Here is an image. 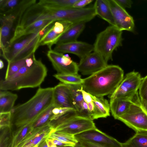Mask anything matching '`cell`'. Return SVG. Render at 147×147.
<instances>
[{"label":"cell","mask_w":147,"mask_h":147,"mask_svg":"<svg viewBox=\"0 0 147 147\" xmlns=\"http://www.w3.org/2000/svg\"><path fill=\"white\" fill-rule=\"evenodd\" d=\"M53 102L54 87H40L28 100L12 109L11 112V124L18 127L33 121Z\"/></svg>","instance_id":"1"},{"label":"cell","mask_w":147,"mask_h":147,"mask_svg":"<svg viewBox=\"0 0 147 147\" xmlns=\"http://www.w3.org/2000/svg\"><path fill=\"white\" fill-rule=\"evenodd\" d=\"M124 77L119 66L108 65L103 69L83 79V89L92 95L104 97L112 94Z\"/></svg>","instance_id":"2"},{"label":"cell","mask_w":147,"mask_h":147,"mask_svg":"<svg viewBox=\"0 0 147 147\" xmlns=\"http://www.w3.org/2000/svg\"><path fill=\"white\" fill-rule=\"evenodd\" d=\"M47 69L40 60L34 59L33 64L26 65L17 73L0 82L1 90H17L40 87L47 75Z\"/></svg>","instance_id":"3"},{"label":"cell","mask_w":147,"mask_h":147,"mask_svg":"<svg viewBox=\"0 0 147 147\" xmlns=\"http://www.w3.org/2000/svg\"><path fill=\"white\" fill-rule=\"evenodd\" d=\"M49 28L23 36L9 44L2 51V56L8 63L30 57L40 46L41 37Z\"/></svg>","instance_id":"4"},{"label":"cell","mask_w":147,"mask_h":147,"mask_svg":"<svg viewBox=\"0 0 147 147\" xmlns=\"http://www.w3.org/2000/svg\"><path fill=\"white\" fill-rule=\"evenodd\" d=\"M50 122L54 130L73 136L96 128L93 120L77 115L74 109L67 112Z\"/></svg>","instance_id":"5"},{"label":"cell","mask_w":147,"mask_h":147,"mask_svg":"<svg viewBox=\"0 0 147 147\" xmlns=\"http://www.w3.org/2000/svg\"><path fill=\"white\" fill-rule=\"evenodd\" d=\"M122 31L111 25L97 35L94 44V52L101 55L108 62L113 60V51L122 46Z\"/></svg>","instance_id":"6"},{"label":"cell","mask_w":147,"mask_h":147,"mask_svg":"<svg viewBox=\"0 0 147 147\" xmlns=\"http://www.w3.org/2000/svg\"><path fill=\"white\" fill-rule=\"evenodd\" d=\"M117 119L136 132L147 131V111L142 105L139 97L128 110Z\"/></svg>","instance_id":"7"},{"label":"cell","mask_w":147,"mask_h":147,"mask_svg":"<svg viewBox=\"0 0 147 147\" xmlns=\"http://www.w3.org/2000/svg\"><path fill=\"white\" fill-rule=\"evenodd\" d=\"M143 78L138 72L133 71L124 77L119 85L109 96L110 100L134 95L138 92Z\"/></svg>","instance_id":"8"},{"label":"cell","mask_w":147,"mask_h":147,"mask_svg":"<svg viewBox=\"0 0 147 147\" xmlns=\"http://www.w3.org/2000/svg\"><path fill=\"white\" fill-rule=\"evenodd\" d=\"M47 56L57 74H78V64L67 55L49 49Z\"/></svg>","instance_id":"9"},{"label":"cell","mask_w":147,"mask_h":147,"mask_svg":"<svg viewBox=\"0 0 147 147\" xmlns=\"http://www.w3.org/2000/svg\"><path fill=\"white\" fill-rule=\"evenodd\" d=\"M74 24L64 20L55 21L41 37L40 46L46 45L49 49H51L52 46L57 44L61 36Z\"/></svg>","instance_id":"10"},{"label":"cell","mask_w":147,"mask_h":147,"mask_svg":"<svg viewBox=\"0 0 147 147\" xmlns=\"http://www.w3.org/2000/svg\"><path fill=\"white\" fill-rule=\"evenodd\" d=\"M78 141H90L109 147H122L121 143L96 128L87 130L74 136Z\"/></svg>","instance_id":"11"},{"label":"cell","mask_w":147,"mask_h":147,"mask_svg":"<svg viewBox=\"0 0 147 147\" xmlns=\"http://www.w3.org/2000/svg\"><path fill=\"white\" fill-rule=\"evenodd\" d=\"M113 14L115 26L120 30L133 32L135 24L133 17L115 0H108Z\"/></svg>","instance_id":"12"},{"label":"cell","mask_w":147,"mask_h":147,"mask_svg":"<svg viewBox=\"0 0 147 147\" xmlns=\"http://www.w3.org/2000/svg\"><path fill=\"white\" fill-rule=\"evenodd\" d=\"M107 62L98 53L94 52L80 59L78 71L83 75L92 74L105 67Z\"/></svg>","instance_id":"13"},{"label":"cell","mask_w":147,"mask_h":147,"mask_svg":"<svg viewBox=\"0 0 147 147\" xmlns=\"http://www.w3.org/2000/svg\"><path fill=\"white\" fill-rule=\"evenodd\" d=\"M54 50L58 52L73 54L81 59L94 51L93 45L82 41H76L57 43Z\"/></svg>","instance_id":"14"},{"label":"cell","mask_w":147,"mask_h":147,"mask_svg":"<svg viewBox=\"0 0 147 147\" xmlns=\"http://www.w3.org/2000/svg\"><path fill=\"white\" fill-rule=\"evenodd\" d=\"M53 129L50 121L41 126L33 128L28 133L17 147H23L28 145L34 147L47 138Z\"/></svg>","instance_id":"15"},{"label":"cell","mask_w":147,"mask_h":147,"mask_svg":"<svg viewBox=\"0 0 147 147\" xmlns=\"http://www.w3.org/2000/svg\"><path fill=\"white\" fill-rule=\"evenodd\" d=\"M53 105L55 107L69 108L76 110L69 85L61 82L54 87Z\"/></svg>","instance_id":"16"},{"label":"cell","mask_w":147,"mask_h":147,"mask_svg":"<svg viewBox=\"0 0 147 147\" xmlns=\"http://www.w3.org/2000/svg\"><path fill=\"white\" fill-rule=\"evenodd\" d=\"M139 98L137 92L134 95L110 100V110L114 119H117L119 116L126 112Z\"/></svg>","instance_id":"17"},{"label":"cell","mask_w":147,"mask_h":147,"mask_svg":"<svg viewBox=\"0 0 147 147\" xmlns=\"http://www.w3.org/2000/svg\"><path fill=\"white\" fill-rule=\"evenodd\" d=\"M55 21L52 20H40L25 26L16 27L13 35L11 38L9 44L23 36L35 33L42 29L48 28Z\"/></svg>","instance_id":"18"},{"label":"cell","mask_w":147,"mask_h":147,"mask_svg":"<svg viewBox=\"0 0 147 147\" xmlns=\"http://www.w3.org/2000/svg\"><path fill=\"white\" fill-rule=\"evenodd\" d=\"M16 17L12 15L0 16V47L3 51L9 45Z\"/></svg>","instance_id":"19"},{"label":"cell","mask_w":147,"mask_h":147,"mask_svg":"<svg viewBox=\"0 0 147 147\" xmlns=\"http://www.w3.org/2000/svg\"><path fill=\"white\" fill-rule=\"evenodd\" d=\"M94 107L92 120L106 118L110 115V105L108 101L103 97H97L91 95Z\"/></svg>","instance_id":"20"},{"label":"cell","mask_w":147,"mask_h":147,"mask_svg":"<svg viewBox=\"0 0 147 147\" xmlns=\"http://www.w3.org/2000/svg\"><path fill=\"white\" fill-rule=\"evenodd\" d=\"M93 7L96 16H99L111 25L115 26L114 21L108 0H96Z\"/></svg>","instance_id":"21"},{"label":"cell","mask_w":147,"mask_h":147,"mask_svg":"<svg viewBox=\"0 0 147 147\" xmlns=\"http://www.w3.org/2000/svg\"><path fill=\"white\" fill-rule=\"evenodd\" d=\"M85 23L74 24L61 36L57 43H66L77 40V39L84 29Z\"/></svg>","instance_id":"22"},{"label":"cell","mask_w":147,"mask_h":147,"mask_svg":"<svg viewBox=\"0 0 147 147\" xmlns=\"http://www.w3.org/2000/svg\"><path fill=\"white\" fill-rule=\"evenodd\" d=\"M18 97L17 94L8 90L0 91V113L11 112Z\"/></svg>","instance_id":"23"},{"label":"cell","mask_w":147,"mask_h":147,"mask_svg":"<svg viewBox=\"0 0 147 147\" xmlns=\"http://www.w3.org/2000/svg\"><path fill=\"white\" fill-rule=\"evenodd\" d=\"M34 121H33L25 125L17 127L12 133L10 147H17L28 133L33 128Z\"/></svg>","instance_id":"24"},{"label":"cell","mask_w":147,"mask_h":147,"mask_svg":"<svg viewBox=\"0 0 147 147\" xmlns=\"http://www.w3.org/2000/svg\"><path fill=\"white\" fill-rule=\"evenodd\" d=\"M122 147H147V131L136 132L135 134L124 143Z\"/></svg>","instance_id":"25"},{"label":"cell","mask_w":147,"mask_h":147,"mask_svg":"<svg viewBox=\"0 0 147 147\" xmlns=\"http://www.w3.org/2000/svg\"><path fill=\"white\" fill-rule=\"evenodd\" d=\"M71 91L74 105L77 115L80 116L84 101L82 93L80 90L82 85H69Z\"/></svg>","instance_id":"26"},{"label":"cell","mask_w":147,"mask_h":147,"mask_svg":"<svg viewBox=\"0 0 147 147\" xmlns=\"http://www.w3.org/2000/svg\"><path fill=\"white\" fill-rule=\"evenodd\" d=\"M77 0H40L38 3L45 7L55 9L73 7Z\"/></svg>","instance_id":"27"},{"label":"cell","mask_w":147,"mask_h":147,"mask_svg":"<svg viewBox=\"0 0 147 147\" xmlns=\"http://www.w3.org/2000/svg\"><path fill=\"white\" fill-rule=\"evenodd\" d=\"M47 138L55 139L74 146L78 142L74 136L62 131H55L53 129L49 134Z\"/></svg>","instance_id":"28"},{"label":"cell","mask_w":147,"mask_h":147,"mask_svg":"<svg viewBox=\"0 0 147 147\" xmlns=\"http://www.w3.org/2000/svg\"><path fill=\"white\" fill-rule=\"evenodd\" d=\"M53 76L62 83L68 85H82L83 82V79L78 74L74 75L57 73Z\"/></svg>","instance_id":"29"},{"label":"cell","mask_w":147,"mask_h":147,"mask_svg":"<svg viewBox=\"0 0 147 147\" xmlns=\"http://www.w3.org/2000/svg\"><path fill=\"white\" fill-rule=\"evenodd\" d=\"M55 107L53 104L40 114L34 120L33 128L41 126L50 121V118L53 115V109Z\"/></svg>","instance_id":"30"},{"label":"cell","mask_w":147,"mask_h":147,"mask_svg":"<svg viewBox=\"0 0 147 147\" xmlns=\"http://www.w3.org/2000/svg\"><path fill=\"white\" fill-rule=\"evenodd\" d=\"M27 58L18 61L8 63L5 79H6L17 73L26 65Z\"/></svg>","instance_id":"31"},{"label":"cell","mask_w":147,"mask_h":147,"mask_svg":"<svg viewBox=\"0 0 147 147\" xmlns=\"http://www.w3.org/2000/svg\"><path fill=\"white\" fill-rule=\"evenodd\" d=\"M138 90V95L141 102L147 111V75L143 78Z\"/></svg>","instance_id":"32"},{"label":"cell","mask_w":147,"mask_h":147,"mask_svg":"<svg viewBox=\"0 0 147 147\" xmlns=\"http://www.w3.org/2000/svg\"><path fill=\"white\" fill-rule=\"evenodd\" d=\"M0 147H10L12 133L10 127L0 129Z\"/></svg>","instance_id":"33"},{"label":"cell","mask_w":147,"mask_h":147,"mask_svg":"<svg viewBox=\"0 0 147 147\" xmlns=\"http://www.w3.org/2000/svg\"><path fill=\"white\" fill-rule=\"evenodd\" d=\"M11 125V112L0 113V129L10 127Z\"/></svg>","instance_id":"34"},{"label":"cell","mask_w":147,"mask_h":147,"mask_svg":"<svg viewBox=\"0 0 147 147\" xmlns=\"http://www.w3.org/2000/svg\"><path fill=\"white\" fill-rule=\"evenodd\" d=\"M83 147H109L94 142L80 140L78 141Z\"/></svg>","instance_id":"35"},{"label":"cell","mask_w":147,"mask_h":147,"mask_svg":"<svg viewBox=\"0 0 147 147\" xmlns=\"http://www.w3.org/2000/svg\"><path fill=\"white\" fill-rule=\"evenodd\" d=\"M93 1L92 0H77L74 4L73 7L76 8H83Z\"/></svg>","instance_id":"36"},{"label":"cell","mask_w":147,"mask_h":147,"mask_svg":"<svg viewBox=\"0 0 147 147\" xmlns=\"http://www.w3.org/2000/svg\"><path fill=\"white\" fill-rule=\"evenodd\" d=\"M115 1L121 7L124 9L125 8H130L133 3L130 0H115Z\"/></svg>","instance_id":"37"},{"label":"cell","mask_w":147,"mask_h":147,"mask_svg":"<svg viewBox=\"0 0 147 147\" xmlns=\"http://www.w3.org/2000/svg\"><path fill=\"white\" fill-rule=\"evenodd\" d=\"M80 90L82 93L84 100L87 103L92 102L91 94L85 91L83 88L82 86Z\"/></svg>","instance_id":"38"},{"label":"cell","mask_w":147,"mask_h":147,"mask_svg":"<svg viewBox=\"0 0 147 147\" xmlns=\"http://www.w3.org/2000/svg\"><path fill=\"white\" fill-rule=\"evenodd\" d=\"M51 139L54 144L58 146H57L58 147H68L74 146L72 144L63 143L55 139Z\"/></svg>","instance_id":"39"},{"label":"cell","mask_w":147,"mask_h":147,"mask_svg":"<svg viewBox=\"0 0 147 147\" xmlns=\"http://www.w3.org/2000/svg\"><path fill=\"white\" fill-rule=\"evenodd\" d=\"M87 105L88 109L90 114L91 119L92 120L94 111V105L92 102L87 103Z\"/></svg>","instance_id":"40"},{"label":"cell","mask_w":147,"mask_h":147,"mask_svg":"<svg viewBox=\"0 0 147 147\" xmlns=\"http://www.w3.org/2000/svg\"><path fill=\"white\" fill-rule=\"evenodd\" d=\"M46 140L48 147H58L54 144L51 139L47 138Z\"/></svg>","instance_id":"41"},{"label":"cell","mask_w":147,"mask_h":147,"mask_svg":"<svg viewBox=\"0 0 147 147\" xmlns=\"http://www.w3.org/2000/svg\"><path fill=\"white\" fill-rule=\"evenodd\" d=\"M38 147H48L46 139L41 142L38 144Z\"/></svg>","instance_id":"42"},{"label":"cell","mask_w":147,"mask_h":147,"mask_svg":"<svg viewBox=\"0 0 147 147\" xmlns=\"http://www.w3.org/2000/svg\"><path fill=\"white\" fill-rule=\"evenodd\" d=\"M4 67V64L3 61L1 60H0V69H1L3 68Z\"/></svg>","instance_id":"43"},{"label":"cell","mask_w":147,"mask_h":147,"mask_svg":"<svg viewBox=\"0 0 147 147\" xmlns=\"http://www.w3.org/2000/svg\"><path fill=\"white\" fill-rule=\"evenodd\" d=\"M82 147L78 142L77 143L75 146L72 147Z\"/></svg>","instance_id":"44"},{"label":"cell","mask_w":147,"mask_h":147,"mask_svg":"<svg viewBox=\"0 0 147 147\" xmlns=\"http://www.w3.org/2000/svg\"><path fill=\"white\" fill-rule=\"evenodd\" d=\"M38 144H37V145H36L34 147H38Z\"/></svg>","instance_id":"45"}]
</instances>
